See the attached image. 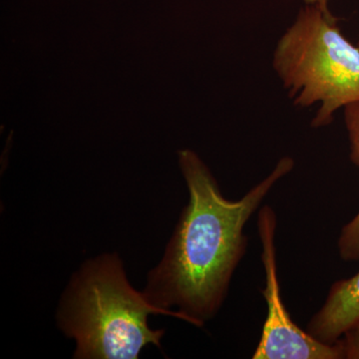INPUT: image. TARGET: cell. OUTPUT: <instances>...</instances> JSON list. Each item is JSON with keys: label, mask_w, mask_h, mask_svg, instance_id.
<instances>
[{"label": "cell", "mask_w": 359, "mask_h": 359, "mask_svg": "<svg viewBox=\"0 0 359 359\" xmlns=\"http://www.w3.org/2000/svg\"><path fill=\"white\" fill-rule=\"evenodd\" d=\"M189 201L165 249L149 271L143 294L156 308L204 327L223 306L248 248L245 226L276 184L294 167L283 157L241 199H226L207 165L192 150L179 152Z\"/></svg>", "instance_id": "cell-1"}, {"label": "cell", "mask_w": 359, "mask_h": 359, "mask_svg": "<svg viewBox=\"0 0 359 359\" xmlns=\"http://www.w3.org/2000/svg\"><path fill=\"white\" fill-rule=\"evenodd\" d=\"M359 325V271L332 283L325 304L311 316L306 332L314 339L334 344Z\"/></svg>", "instance_id": "cell-5"}, {"label": "cell", "mask_w": 359, "mask_h": 359, "mask_svg": "<svg viewBox=\"0 0 359 359\" xmlns=\"http://www.w3.org/2000/svg\"><path fill=\"white\" fill-rule=\"evenodd\" d=\"M335 344L339 347L341 359H359V325L346 332Z\"/></svg>", "instance_id": "cell-7"}, {"label": "cell", "mask_w": 359, "mask_h": 359, "mask_svg": "<svg viewBox=\"0 0 359 359\" xmlns=\"http://www.w3.org/2000/svg\"><path fill=\"white\" fill-rule=\"evenodd\" d=\"M358 46H359V40H358Z\"/></svg>", "instance_id": "cell-9"}, {"label": "cell", "mask_w": 359, "mask_h": 359, "mask_svg": "<svg viewBox=\"0 0 359 359\" xmlns=\"http://www.w3.org/2000/svg\"><path fill=\"white\" fill-rule=\"evenodd\" d=\"M306 4H314V6H320L321 9L325 11H330L328 9V1L330 0H304Z\"/></svg>", "instance_id": "cell-8"}, {"label": "cell", "mask_w": 359, "mask_h": 359, "mask_svg": "<svg viewBox=\"0 0 359 359\" xmlns=\"http://www.w3.org/2000/svg\"><path fill=\"white\" fill-rule=\"evenodd\" d=\"M150 314L178 318L150 304L130 285L119 255L105 252L87 259L71 276L56 321L75 341L73 358L137 359L149 344L161 348L165 334L149 327Z\"/></svg>", "instance_id": "cell-2"}, {"label": "cell", "mask_w": 359, "mask_h": 359, "mask_svg": "<svg viewBox=\"0 0 359 359\" xmlns=\"http://www.w3.org/2000/svg\"><path fill=\"white\" fill-rule=\"evenodd\" d=\"M276 212L269 205L261 208L257 231L262 244V263L266 285L262 290L268 306L263 332L252 354L254 359H341L337 344H327L314 339L295 325L290 318L282 292L276 261Z\"/></svg>", "instance_id": "cell-4"}, {"label": "cell", "mask_w": 359, "mask_h": 359, "mask_svg": "<svg viewBox=\"0 0 359 359\" xmlns=\"http://www.w3.org/2000/svg\"><path fill=\"white\" fill-rule=\"evenodd\" d=\"M339 21L306 4L273 53V68L294 106L320 104L313 127L330 125L337 110L359 102V46L344 36Z\"/></svg>", "instance_id": "cell-3"}, {"label": "cell", "mask_w": 359, "mask_h": 359, "mask_svg": "<svg viewBox=\"0 0 359 359\" xmlns=\"http://www.w3.org/2000/svg\"><path fill=\"white\" fill-rule=\"evenodd\" d=\"M344 122L348 135L351 160L359 168V102L344 107ZM337 249L342 261H359V211L340 231Z\"/></svg>", "instance_id": "cell-6"}]
</instances>
